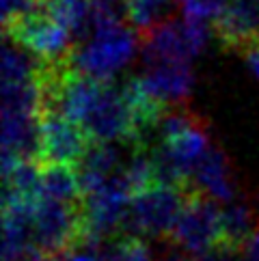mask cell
Masks as SVG:
<instances>
[{"label":"cell","mask_w":259,"mask_h":261,"mask_svg":"<svg viewBox=\"0 0 259 261\" xmlns=\"http://www.w3.org/2000/svg\"><path fill=\"white\" fill-rule=\"evenodd\" d=\"M136 33L138 31L123 22L99 26L73 48L69 67L82 76L110 82L141 48V35Z\"/></svg>","instance_id":"1"},{"label":"cell","mask_w":259,"mask_h":261,"mask_svg":"<svg viewBox=\"0 0 259 261\" xmlns=\"http://www.w3.org/2000/svg\"><path fill=\"white\" fill-rule=\"evenodd\" d=\"M190 188L151 184L136 192L130 203L125 229L143 238H171V231L190 197Z\"/></svg>","instance_id":"2"},{"label":"cell","mask_w":259,"mask_h":261,"mask_svg":"<svg viewBox=\"0 0 259 261\" xmlns=\"http://www.w3.org/2000/svg\"><path fill=\"white\" fill-rule=\"evenodd\" d=\"M208 43V26L192 17H169L141 33V52L147 65L190 63Z\"/></svg>","instance_id":"3"},{"label":"cell","mask_w":259,"mask_h":261,"mask_svg":"<svg viewBox=\"0 0 259 261\" xmlns=\"http://www.w3.org/2000/svg\"><path fill=\"white\" fill-rule=\"evenodd\" d=\"M132 197L134 190L121 171L106 179L104 184L87 190L82 194L80 203L85 238L99 242L125 227Z\"/></svg>","instance_id":"4"},{"label":"cell","mask_w":259,"mask_h":261,"mask_svg":"<svg viewBox=\"0 0 259 261\" xmlns=\"http://www.w3.org/2000/svg\"><path fill=\"white\" fill-rule=\"evenodd\" d=\"M85 238L80 205L37 199L33 205V242L41 261H52Z\"/></svg>","instance_id":"5"},{"label":"cell","mask_w":259,"mask_h":261,"mask_svg":"<svg viewBox=\"0 0 259 261\" xmlns=\"http://www.w3.org/2000/svg\"><path fill=\"white\" fill-rule=\"evenodd\" d=\"M171 240L186 255L194 257L216 248L223 244V210L214 199L192 190L171 231Z\"/></svg>","instance_id":"6"},{"label":"cell","mask_w":259,"mask_h":261,"mask_svg":"<svg viewBox=\"0 0 259 261\" xmlns=\"http://www.w3.org/2000/svg\"><path fill=\"white\" fill-rule=\"evenodd\" d=\"M7 39L29 50L45 65L67 63L73 52V35L41 7L24 20L5 29Z\"/></svg>","instance_id":"7"},{"label":"cell","mask_w":259,"mask_h":261,"mask_svg":"<svg viewBox=\"0 0 259 261\" xmlns=\"http://www.w3.org/2000/svg\"><path fill=\"white\" fill-rule=\"evenodd\" d=\"M91 138L76 121L59 110H43L41 117V160L45 164L78 166Z\"/></svg>","instance_id":"8"},{"label":"cell","mask_w":259,"mask_h":261,"mask_svg":"<svg viewBox=\"0 0 259 261\" xmlns=\"http://www.w3.org/2000/svg\"><path fill=\"white\" fill-rule=\"evenodd\" d=\"M214 31L227 50L251 48L259 41V0H227L214 20Z\"/></svg>","instance_id":"9"},{"label":"cell","mask_w":259,"mask_h":261,"mask_svg":"<svg viewBox=\"0 0 259 261\" xmlns=\"http://www.w3.org/2000/svg\"><path fill=\"white\" fill-rule=\"evenodd\" d=\"M138 78H141L145 91L166 110L186 101L194 89V71L190 63L147 65L145 73Z\"/></svg>","instance_id":"10"},{"label":"cell","mask_w":259,"mask_h":261,"mask_svg":"<svg viewBox=\"0 0 259 261\" xmlns=\"http://www.w3.org/2000/svg\"><path fill=\"white\" fill-rule=\"evenodd\" d=\"M188 188L220 203H231L234 199H238L234 169H231L227 155L220 149L212 147L205 153V158L192 171Z\"/></svg>","instance_id":"11"},{"label":"cell","mask_w":259,"mask_h":261,"mask_svg":"<svg viewBox=\"0 0 259 261\" xmlns=\"http://www.w3.org/2000/svg\"><path fill=\"white\" fill-rule=\"evenodd\" d=\"M123 164L125 162H121V151L115 143H91L85 158L76 166L82 194L117 175L123 169Z\"/></svg>","instance_id":"12"},{"label":"cell","mask_w":259,"mask_h":261,"mask_svg":"<svg viewBox=\"0 0 259 261\" xmlns=\"http://www.w3.org/2000/svg\"><path fill=\"white\" fill-rule=\"evenodd\" d=\"M52 199L69 205L82 203V186L78 171L65 164H45L41 169V192L39 199Z\"/></svg>","instance_id":"13"},{"label":"cell","mask_w":259,"mask_h":261,"mask_svg":"<svg viewBox=\"0 0 259 261\" xmlns=\"http://www.w3.org/2000/svg\"><path fill=\"white\" fill-rule=\"evenodd\" d=\"M225 205L227 207L223 210V244L242 250L248 238L257 231L255 220L259 218H257L255 205L246 203L242 199H234Z\"/></svg>","instance_id":"14"},{"label":"cell","mask_w":259,"mask_h":261,"mask_svg":"<svg viewBox=\"0 0 259 261\" xmlns=\"http://www.w3.org/2000/svg\"><path fill=\"white\" fill-rule=\"evenodd\" d=\"M43 9L73 35V39H80V37L87 39L93 33V15H91L89 0H43Z\"/></svg>","instance_id":"15"},{"label":"cell","mask_w":259,"mask_h":261,"mask_svg":"<svg viewBox=\"0 0 259 261\" xmlns=\"http://www.w3.org/2000/svg\"><path fill=\"white\" fill-rule=\"evenodd\" d=\"M173 0H127L125 3V20L138 35L153 29L156 24L169 20L166 13L171 11Z\"/></svg>","instance_id":"16"},{"label":"cell","mask_w":259,"mask_h":261,"mask_svg":"<svg viewBox=\"0 0 259 261\" xmlns=\"http://www.w3.org/2000/svg\"><path fill=\"white\" fill-rule=\"evenodd\" d=\"M101 261H151L149 246L138 238H123L101 250Z\"/></svg>","instance_id":"17"},{"label":"cell","mask_w":259,"mask_h":261,"mask_svg":"<svg viewBox=\"0 0 259 261\" xmlns=\"http://www.w3.org/2000/svg\"><path fill=\"white\" fill-rule=\"evenodd\" d=\"M91 15H93V31L99 26L119 24L125 20V3L127 0H89Z\"/></svg>","instance_id":"18"},{"label":"cell","mask_w":259,"mask_h":261,"mask_svg":"<svg viewBox=\"0 0 259 261\" xmlns=\"http://www.w3.org/2000/svg\"><path fill=\"white\" fill-rule=\"evenodd\" d=\"M184 9V15L192 17V20H216L220 11L225 9L227 0H177Z\"/></svg>","instance_id":"19"},{"label":"cell","mask_w":259,"mask_h":261,"mask_svg":"<svg viewBox=\"0 0 259 261\" xmlns=\"http://www.w3.org/2000/svg\"><path fill=\"white\" fill-rule=\"evenodd\" d=\"M43 0H3V24L5 29L24 20L26 15L39 11Z\"/></svg>","instance_id":"20"},{"label":"cell","mask_w":259,"mask_h":261,"mask_svg":"<svg viewBox=\"0 0 259 261\" xmlns=\"http://www.w3.org/2000/svg\"><path fill=\"white\" fill-rule=\"evenodd\" d=\"M52 261H101L99 242L82 238V240L76 242V244H73L71 248L65 250V253L57 255Z\"/></svg>","instance_id":"21"},{"label":"cell","mask_w":259,"mask_h":261,"mask_svg":"<svg viewBox=\"0 0 259 261\" xmlns=\"http://www.w3.org/2000/svg\"><path fill=\"white\" fill-rule=\"evenodd\" d=\"M197 261H242L240 257V250L229 246V244H218L216 248L203 253L201 257H197Z\"/></svg>","instance_id":"22"},{"label":"cell","mask_w":259,"mask_h":261,"mask_svg":"<svg viewBox=\"0 0 259 261\" xmlns=\"http://www.w3.org/2000/svg\"><path fill=\"white\" fill-rule=\"evenodd\" d=\"M244 59H246V65L251 67V71L259 78V41L244 50Z\"/></svg>","instance_id":"23"},{"label":"cell","mask_w":259,"mask_h":261,"mask_svg":"<svg viewBox=\"0 0 259 261\" xmlns=\"http://www.w3.org/2000/svg\"><path fill=\"white\" fill-rule=\"evenodd\" d=\"M162 261H192V259H188L186 255H169V257H164Z\"/></svg>","instance_id":"24"},{"label":"cell","mask_w":259,"mask_h":261,"mask_svg":"<svg viewBox=\"0 0 259 261\" xmlns=\"http://www.w3.org/2000/svg\"><path fill=\"white\" fill-rule=\"evenodd\" d=\"M255 212H257V218H259V197H257V201H255Z\"/></svg>","instance_id":"25"}]
</instances>
